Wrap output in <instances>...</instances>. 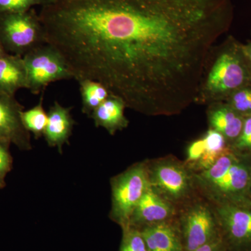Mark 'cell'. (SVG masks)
<instances>
[{
	"mask_svg": "<svg viewBox=\"0 0 251 251\" xmlns=\"http://www.w3.org/2000/svg\"><path fill=\"white\" fill-rule=\"evenodd\" d=\"M147 168L150 186L170 202H179L191 192L192 179L184 164L166 158Z\"/></svg>",
	"mask_w": 251,
	"mask_h": 251,
	"instance_id": "cell-8",
	"label": "cell"
},
{
	"mask_svg": "<svg viewBox=\"0 0 251 251\" xmlns=\"http://www.w3.org/2000/svg\"><path fill=\"white\" fill-rule=\"evenodd\" d=\"M216 204V219L227 251H251V200Z\"/></svg>",
	"mask_w": 251,
	"mask_h": 251,
	"instance_id": "cell-7",
	"label": "cell"
},
{
	"mask_svg": "<svg viewBox=\"0 0 251 251\" xmlns=\"http://www.w3.org/2000/svg\"><path fill=\"white\" fill-rule=\"evenodd\" d=\"M226 103L244 117L251 115V83L238 89L226 99Z\"/></svg>",
	"mask_w": 251,
	"mask_h": 251,
	"instance_id": "cell-20",
	"label": "cell"
},
{
	"mask_svg": "<svg viewBox=\"0 0 251 251\" xmlns=\"http://www.w3.org/2000/svg\"><path fill=\"white\" fill-rule=\"evenodd\" d=\"M110 219L122 229L125 228L135 206L150 186L146 163H136L114 176L110 180Z\"/></svg>",
	"mask_w": 251,
	"mask_h": 251,
	"instance_id": "cell-5",
	"label": "cell"
},
{
	"mask_svg": "<svg viewBox=\"0 0 251 251\" xmlns=\"http://www.w3.org/2000/svg\"><path fill=\"white\" fill-rule=\"evenodd\" d=\"M45 0H0V13H21L34 6H41Z\"/></svg>",
	"mask_w": 251,
	"mask_h": 251,
	"instance_id": "cell-23",
	"label": "cell"
},
{
	"mask_svg": "<svg viewBox=\"0 0 251 251\" xmlns=\"http://www.w3.org/2000/svg\"><path fill=\"white\" fill-rule=\"evenodd\" d=\"M72 109L54 101L48 112V123L44 137L49 146L57 148L61 154L64 145L69 144V138L75 124L71 114Z\"/></svg>",
	"mask_w": 251,
	"mask_h": 251,
	"instance_id": "cell-13",
	"label": "cell"
},
{
	"mask_svg": "<svg viewBox=\"0 0 251 251\" xmlns=\"http://www.w3.org/2000/svg\"><path fill=\"white\" fill-rule=\"evenodd\" d=\"M44 98V92H43L39 103L29 110H23L21 113V120L25 128L34 134L36 140L44 136L48 123V113L43 106Z\"/></svg>",
	"mask_w": 251,
	"mask_h": 251,
	"instance_id": "cell-19",
	"label": "cell"
},
{
	"mask_svg": "<svg viewBox=\"0 0 251 251\" xmlns=\"http://www.w3.org/2000/svg\"><path fill=\"white\" fill-rule=\"evenodd\" d=\"M202 138L204 143V152L202 158L191 168L198 173L210 168L218 158L231 150L230 146L224 135L216 130L209 128Z\"/></svg>",
	"mask_w": 251,
	"mask_h": 251,
	"instance_id": "cell-17",
	"label": "cell"
},
{
	"mask_svg": "<svg viewBox=\"0 0 251 251\" xmlns=\"http://www.w3.org/2000/svg\"><path fill=\"white\" fill-rule=\"evenodd\" d=\"M8 54V52L5 50L2 44H1V41H0V57H1V56L5 55V54Z\"/></svg>",
	"mask_w": 251,
	"mask_h": 251,
	"instance_id": "cell-28",
	"label": "cell"
},
{
	"mask_svg": "<svg viewBox=\"0 0 251 251\" xmlns=\"http://www.w3.org/2000/svg\"><path fill=\"white\" fill-rule=\"evenodd\" d=\"M230 148L237 154L251 157V115L244 117L240 135Z\"/></svg>",
	"mask_w": 251,
	"mask_h": 251,
	"instance_id": "cell-22",
	"label": "cell"
},
{
	"mask_svg": "<svg viewBox=\"0 0 251 251\" xmlns=\"http://www.w3.org/2000/svg\"><path fill=\"white\" fill-rule=\"evenodd\" d=\"M174 214L173 203L160 196L150 186L133 209L127 227L140 229L171 221Z\"/></svg>",
	"mask_w": 251,
	"mask_h": 251,
	"instance_id": "cell-11",
	"label": "cell"
},
{
	"mask_svg": "<svg viewBox=\"0 0 251 251\" xmlns=\"http://www.w3.org/2000/svg\"><path fill=\"white\" fill-rule=\"evenodd\" d=\"M184 251H193L221 235L215 214L206 204L193 206L179 223Z\"/></svg>",
	"mask_w": 251,
	"mask_h": 251,
	"instance_id": "cell-9",
	"label": "cell"
},
{
	"mask_svg": "<svg viewBox=\"0 0 251 251\" xmlns=\"http://www.w3.org/2000/svg\"><path fill=\"white\" fill-rule=\"evenodd\" d=\"M149 251H184L179 223L173 220L139 229Z\"/></svg>",
	"mask_w": 251,
	"mask_h": 251,
	"instance_id": "cell-12",
	"label": "cell"
},
{
	"mask_svg": "<svg viewBox=\"0 0 251 251\" xmlns=\"http://www.w3.org/2000/svg\"><path fill=\"white\" fill-rule=\"evenodd\" d=\"M118 251H149L139 229L131 227L122 229L121 244Z\"/></svg>",
	"mask_w": 251,
	"mask_h": 251,
	"instance_id": "cell-21",
	"label": "cell"
},
{
	"mask_svg": "<svg viewBox=\"0 0 251 251\" xmlns=\"http://www.w3.org/2000/svg\"><path fill=\"white\" fill-rule=\"evenodd\" d=\"M27 77V90L37 95L52 82L74 78L72 72L60 53L46 44L23 57Z\"/></svg>",
	"mask_w": 251,
	"mask_h": 251,
	"instance_id": "cell-6",
	"label": "cell"
},
{
	"mask_svg": "<svg viewBox=\"0 0 251 251\" xmlns=\"http://www.w3.org/2000/svg\"><path fill=\"white\" fill-rule=\"evenodd\" d=\"M0 41L9 54L23 57L46 44L45 32L34 10L0 13Z\"/></svg>",
	"mask_w": 251,
	"mask_h": 251,
	"instance_id": "cell-4",
	"label": "cell"
},
{
	"mask_svg": "<svg viewBox=\"0 0 251 251\" xmlns=\"http://www.w3.org/2000/svg\"><path fill=\"white\" fill-rule=\"evenodd\" d=\"M249 193L251 198V165L250 167V172H249Z\"/></svg>",
	"mask_w": 251,
	"mask_h": 251,
	"instance_id": "cell-29",
	"label": "cell"
},
{
	"mask_svg": "<svg viewBox=\"0 0 251 251\" xmlns=\"http://www.w3.org/2000/svg\"><path fill=\"white\" fill-rule=\"evenodd\" d=\"M77 82L82 98V112L90 117L92 112L108 98L110 92L105 86L95 80L82 79Z\"/></svg>",
	"mask_w": 251,
	"mask_h": 251,
	"instance_id": "cell-18",
	"label": "cell"
},
{
	"mask_svg": "<svg viewBox=\"0 0 251 251\" xmlns=\"http://www.w3.org/2000/svg\"><path fill=\"white\" fill-rule=\"evenodd\" d=\"M193 251H227V248L221 235Z\"/></svg>",
	"mask_w": 251,
	"mask_h": 251,
	"instance_id": "cell-26",
	"label": "cell"
},
{
	"mask_svg": "<svg viewBox=\"0 0 251 251\" xmlns=\"http://www.w3.org/2000/svg\"><path fill=\"white\" fill-rule=\"evenodd\" d=\"M9 143L0 140V189L6 186V178L13 168Z\"/></svg>",
	"mask_w": 251,
	"mask_h": 251,
	"instance_id": "cell-24",
	"label": "cell"
},
{
	"mask_svg": "<svg viewBox=\"0 0 251 251\" xmlns=\"http://www.w3.org/2000/svg\"><path fill=\"white\" fill-rule=\"evenodd\" d=\"M204 152V143L203 138L194 140L188 145L186 150V164L192 167L201 158Z\"/></svg>",
	"mask_w": 251,
	"mask_h": 251,
	"instance_id": "cell-25",
	"label": "cell"
},
{
	"mask_svg": "<svg viewBox=\"0 0 251 251\" xmlns=\"http://www.w3.org/2000/svg\"><path fill=\"white\" fill-rule=\"evenodd\" d=\"M125 102L120 97L110 94L108 98L95 109L90 117L96 127H102L113 135L126 128L129 124L125 115Z\"/></svg>",
	"mask_w": 251,
	"mask_h": 251,
	"instance_id": "cell-15",
	"label": "cell"
},
{
	"mask_svg": "<svg viewBox=\"0 0 251 251\" xmlns=\"http://www.w3.org/2000/svg\"><path fill=\"white\" fill-rule=\"evenodd\" d=\"M206 115L209 128L224 135L231 146L240 135L244 117L226 102L209 104Z\"/></svg>",
	"mask_w": 251,
	"mask_h": 251,
	"instance_id": "cell-14",
	"label": "cell"
},
{
	"mask_svg": "<svg viewBox=\"0 0 251 251\" xmlns=\"http://www.w3.org/2000/svg\"><path fill=\"white\" fill-rule=\"evenodd\" d=\"M27 77L23 57L6 54L0 57V92L15 96L21 89H27Z\"/></svg>",
	"mask_w": 251,
	"mask_h": 251,
	"instance_id": "cell-16",
	"label": "cell"
},
{
	"mask_svg": "<svg viewBox=\"0 0 251 251\" xmlns=\"http://www.w3.org/2000/svg\"><path fill=\"white\" fill-rule=\"evenodd\" d=\"M250 64V63H249ZM250 69H251V64H250Z\"/></svg>",
	"mask_w": 251,
	"mask_h": 251,
	"instance_id": "cell-30",
	"label": "cell"
},
{
	"mask_svg": "<svg viewBox=\"0 0 251 251\" xmlns=\"http://www.w3.org/2000/svg\"><path fill=\"white\" fill-rule=\"evenodd\" d=\"M46 44L74 79L105 86L144 115L195 103L204 64L230 28L232 0H45Z\"/></svg>",
	"mask_w": 251,
	"mask_h": 251,
	"instance_id": "cell-1",
	"label": "cell"
},
{
	"mask_svg": "<svg viewBox=\"0 0 251 251\" xmlns=\"http://www.w3.org/2000/svg\"><path fill=\"white\" fill-rule=\"evenodd\" d=\"M24 107L15 96L0 92V140L14 145L21 151L32 149L30 133L23 125L21 113Z\"/></svg>",
	"mask_w": 251,
	"mask_h": 251,
	"instance_id": "cell-10",
	"label": "cell"
},
{
	"mask_svg": "<svg viewBox=\"0 0 251 251\" xmlns=\"http://www.w3.org/2000/svg\"><path fill=\"white\" fill-rule=\"evenodd\" d=\"M251 165V157L237 154L231 150L210 168L197 173L195 179L216 204L249 201Z\"/></svg>",
	"mask_w": 251,
	"mask_h": 251,
	"instance_id": "cell-3",
	"label": "cell"
},
{
	"mask_svg": "<svg viewBox=\"0 0 251 251\" xmlns=\"http://www.w3.org/2000/svg\"><path fill=\"white\" fill-rule=\"evenodd\" d=\"M251 83L250 64L242 43L229 35L208 54L195 103L208 105L226 101L238 89Z\"/></svg>",
	"mask_w": 251,
	"mask_h": 251,
	"instance_id": "cell-2",
	"label": "cell"
},
{
	"mask_svg": "<svg viewBox=\"0 0 251 251\" xmlns=\"http://www.w3.org/2000/svg\"><path fill=\"white\" fill-rule=\"evenodd\" d=\"M242 49L248 62L251 64V41H249L246 44H242Z\"/></svg>",
	"mask_w": 251,
	"mask_h": 251,
	"instance_id": "cell-27",
	"label": "cell"
}]
</instances>
